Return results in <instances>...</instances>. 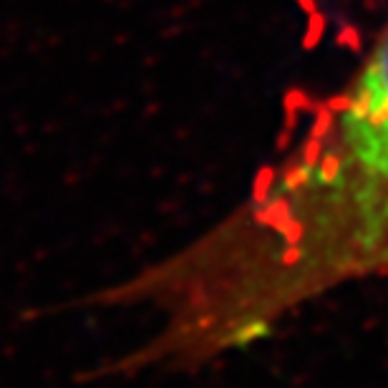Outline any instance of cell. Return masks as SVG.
<instances>
[{"label": "cell", "instance_id": "obj_4", "mask_svg": "<svg viewBox=\"0 0 388 388\" xmlns=\"http://www.w3.org/2000/svg\"><path fill=\"white\" fill-rule=\"evenodd\" d=\"M295 3H297V8H300L305 15L316 13V10H318V0H295Z\"/></svg>", "mask_w": 388, "mask_h": 388}, {"label": "cell", "instance_id": "obj_2", "mask_svg": "<svg viewBox=\"0 0 388 388\" xmlns=\"http://www.w3.org/2000/svg\"><path fill=\"white\" fill-rule=\"evenodd\" d=\"M336 46L346 48L350 53H361L363 51V36L355 26H343L336 36Z\"/></svg>", "mask_w": 388, "mask_h": 388}, {"label": "cell", "instance_id": "obj_3", "mask_svg": "<svg viewBox=\"0 0 388 388\" xmlns=\"http://www.w3.org/2000/svg\"><path fill=\"white\" fill-rule=\"evenodd\" d=\"M323 104L328 106V109L336 114V116H343V114H348L350 104H353V93H336V96L325 99Z\"/></svg>", "mask_w": 388, "mask_h": 388}, {"label": "cell", "instance_id": "obj_1", "mask_svg": "<svg viewBox=\"0 0 388 388\" xmlns=\"http://www.w3.org/2000/svg\"><path fill=\"white\" fill-rule=\"evenodd\" d=\"M325 28H328V18H325L320 10H316V13L308 15L305 33H303V38H300L303 51H313V48H318V43L325 38Z\"/></svg>", "mask_w": 388, "mask_h": 388}]
</instances>
